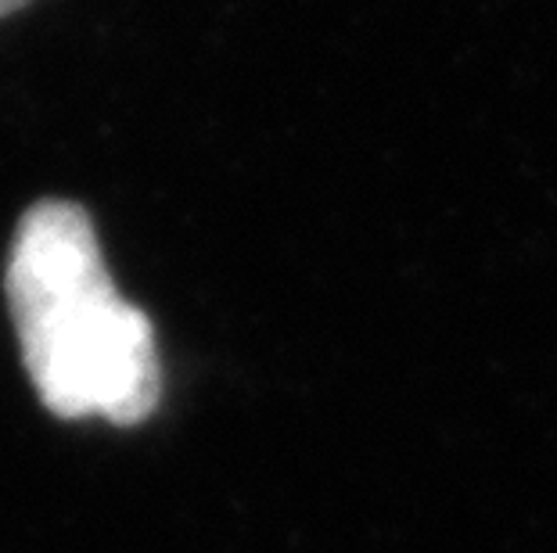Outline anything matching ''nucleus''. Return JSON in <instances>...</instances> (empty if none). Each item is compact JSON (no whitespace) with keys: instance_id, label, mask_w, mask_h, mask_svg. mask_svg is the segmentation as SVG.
<instances>
[{"instance_id":"f257e3e1","label":"nucleus","mask_w":557,"mask_h":553,"mask_svg":"<svg viewBox=\"0 0 557 553\" xmlns=\"http://www.w3.org/2000/svg\"><path fill=\"white\" fill-rule=\"evenodd\" d=\"M22 367L47 414L134 428L159 410L162 360L148 313L104 266L83 205L44 198L22 213L4 266Z\"/></svg>"},{"instance_id":"f03ea898","label":"nucleus","mask_w":557,"mask_h":553,"mask_svg":"<svg viewBox=\"0 0 557 553\" xmlns=\"http://www.w3.org/2000/svg\"><path fill=\"white\" fill-rule=\"evenodd\" d=\"M33 0H0V18H8V15H15V11L22 8H29Z\"/></svg>"}]
</instances>
